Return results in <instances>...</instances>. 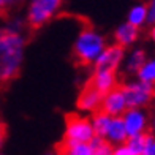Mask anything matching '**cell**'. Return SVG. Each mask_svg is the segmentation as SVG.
<instances>
[{
	"mask_svg": "<svg viewBox=\"0 0 155 155\" xmlns=\"http://www.w3.org/2000/svg\"><path fill=\"white\" fill-rule=\"evenodd\" d=\"M125 59V48L120 45H111L103 49V52L98 55V59L94 62L95 70H111V71H117L119 67H122Z\"/></svg>",
	"mask_w": 155,
	"mask_h": 155,
	"instance_id": "cell-7",
	"label": "cell"
},
{
	"mask_svg": "<svg viewBox=\"0 0 155 155\" xmlns=\"http://www.w3.org/2000/svg\"><path fill=\"white\" fill-rule=\"evenodd\" d=\"M90 143H92V146H94V155H112L114 146H112L109 141H106L104 138L95 136Z\"/></svg>",
	"mask_w": 155,
	"mask_h": 155,
	"instance_id": "cell-19",
	"label": "cell"
},
{
	"mask_svg": "<svg viewBox=\"0 0 155 155\" xmlns=\"http://www.w3.org/2000/svg\"><path fill=\"white\" fill-rule=\"evenodd\" d=\"M21 2H22V0H0V11H3L6 8H11V6H16Z\"/></svg>",
	"mask_w": 155,
	"mask_h": 155,
	"instance_id": "cell-23",
	"label": "cell"
},
{
	"mask_svg": "<svg viewBox=\"0 0 155 155\" xmlns=\"http://www.w3.org/2000/svg\"><path fill=\"white\" fill-rule=\"evenodd\" d=\"M127 138H128V133L125 130L122 116H112L109 127L106 130V135H104V139L109 141L112 146H117V144L127 143Z\"/></svg>",
	"mask_w": 155,
	"mask_h": 155,
	"instance_id": "cell-11",
	"label": "cell"
},
{
	"mask_svg": "<svg viewBox=\"0 0 155 155\" xmlns=\"http://www.w3.org/2000/svg\"><path fill=\"white\" fill-rule=\"evenodd\" d=\"M147 24H155V0H147Z\"/></svg>",
	"mask_w": 155,
	"mask_h": 155,
	"instance_id": "cell-21",
	"label": "cell"
},
{
	"mask_svg": "<svg viewBox=\"0 0 155 155\" xmlns=\"http://www.w3.org/2000/svg\"><path fill=\"white\" fill-rule=\"evenodd\" d=\"M24 22L15 18L0 27V82H10L19 74L25 54Z\"/></svg>",
	"mask_w": 155,
	"mask_h": 155,
	"instance_id": "cell-1",
	"label": "cell"
},
{
	"mask_svg": "<svg viewBox=\"0 0 155 155\" xmlns=\"http://www.w3.org/2000/svg\"><path fill=\"white\" fill-rule=\"evenodd\" d=\"M60 155H63V153H60Z\"/></svg>",
	"mask_w": 155,
	"mask_h": 155,
	"instance_id": "cell-28",
	"label": "cell"
},
{
	"mask_svg": "<svg viewBox=\"0 0 155 155\" xmlns=\"http://www.w3.org/2000/svg\"><path fill=\"white\" fill-rule=\"evenodd\" d=\"M117 71H111V70H95L90 84L104 95L109 90L117 87Z\"/></svg>",
	"mask_w": 155,
	"mask_h": 155,
	"instance_id": "cell-10",
	"label": "cell"
},
{
	"mask_svg": "<svg viewBox=\"0 0 155 155\" xmlns=\"http://www.w3.org/2000/svg\"><path fill=\"white\" fill-rule=\"evenodd\" d=\"M45 155H60V153H52V152H48V153H45Z\"/></svg>",
	"mask_w": 155,
	"mask_h": 155,
	"instance_id": "cell-27",
	"label": "cell"
},
{
	"mask_svg": "<svg viewBox=\"0 0 155 155\" xmlns=\"http://www.w3.org/2000/svg\"><path fill=\"white\" fill-rule=\"evenodd\" d=\"M112 155H136V153L130 149L128 144L124 143V144H117V146H114V150H112Z\"/></svg>",
	"mask_w": 155,
	"mask_h": 155,
	"instance_id": "cell-20",
	"label": "cell"
},
{
	"mask_svg": "<svg viewBox=\"0 0 155 155\" xmlns=\"http://www.w3.org/2000/svg\"><path fill=\"white\" fill-rule=\"evenodd\" d=\"M127 104L128 108H146L152 103L155 97V89L152 84H147L144 81H130L122 87Z\"/></svg>",
	"mask_w": 155,
	"mask_h": 155,
	"instance_id": "cell-4",
	"label": "cell"
},
{
	"mask_svg": "<svg viewBox=\"0 0 155 155\" xmlns=\"http://www.w3.org/2000/svg\"><path fill=\"white\" fill-rule=\"evenodd\" d=\"M128 104H127V98L122 87H116L106 92L103 95L101 101V111H104L109 116H122L127 111Z\"/></svg>",
	"mask_w": 155,
	"mask_h": 155,
	"instance_id": "cell-8",
	"label": "cell"
},
{
	"mask_svg": "<svg viewBox=\"0 0 155 155\" xmlns=\"http://www.w3.org/2000/svg\"><path fill=\"white\" fill-rule=\"evenodd\" d=\"M62 3L63 0H29L25 13L27 24L38 29V27L51 22L59 15Z\"/></svg>",
	"mask_w": 155,
	"mask_h": 155,
	"instance_id": "cell-3",
	"label": "cell"
},
{
	"mask_svg": "<svg viewBox=\"0 0 155 155\" xmlns=\"http://www.w3.org/2000/svg\"><path fill=\"white\" fill-rule=\"evenodd\" d=\"M139 38V29L135 27L130 22H124L116 29L114 32V40L117 45H120L122 48H130L138 41Z\"/></svg>",
	"mask_w": 155,
	"mask_h": 155,
	"instance_id": "cell-12",
	"label": "cell"
},
{
	"mask_svg": "<svg viewBox=\"0 0 155 155\" xmlns=\"http://www.w3.org/2000/svg\"><path fill=\"white\" fill-rule=\"evenodd\" d=\"M95 138L92 120L82 116H70L65 127V143H90Z\"/></svg>",
	"mask_w": 155,
	"mask_h": 155,
	"instance_id": "cell-5",
	"label": "cell"
},
{
	"mask_svg": "<svg viewBox=\"0 0 155 155\" xmlns=\"http://www.w3.org/2000/svg\"><path fill=\"white\" fill-rule=\"evenodd\" d=\"M3 143H5V125H3L2 120H0V149H2Z\"/></svg>",
	"mask_w": 155,
	"mask_h": 155,
	"instance_id": "cell-24",
	"label": "cell"
},
{
	"mask_svg": "<svg viewBox=\"0 0 155 155\" xmlns=\"http://www.w3.org/2000/svg\"><path fill=\"white\" fill-rule=\"evenodd\" d=\"M111 117L109 114H106L104 111H97L94 117L90 119L92 120V127H94V131H95V136L98 138H104V135H106V130L109 127V122H111Z\"/></svg>",
	"mask_w": 155,
	"mask_h": 155,
	"instance_id": "cell-15",
	"label": "cell"
},
{
	"mask_svg": "<svg viewBox=\"0 0 155 155\" xmlns=\"http://www.w3.org/2000/svg\"><path fill=\"white\" fill-rule=\"evenodd\" d=\"M101 101H103V94L97 90L92 84L84 87L79 98H78V108L84 112H97L101 109Z\"/></svg>",
	"mask_w": 155,
	"mask_h": 155,
	"instance_id": "cell-9",
	"label": "cell"
},
{
	"mask_svg": "<svg viewBox=\"0 0 155 155\" xmlns=\"http://www.w3.org/2000/svg\"><path fill=\"white\" fill-rule=\"evenodd\" d=\"M122 120H124L128 136L147 133L149 124H150V119L146 108H127V111L122 114Z\"/></svg>",
	"mask_w": 155,
	"mask_h": 155,
	"instance_id": "cell-6",
	"label": "cell"
},
{
	"mask_svg": "<svg viewBox=\"0 0 155 155\" xmlns=\"http://www.w3.org/2000/svg\"><path fill=\"white\" fill-rule=\"evenodd\" d=\"M63 155H94L92 143H63L62 152Z\"/></svg>",
	"mask_w": 155,
	"mask_h": 155,
	"instance_id": "cell-16",
	"label": "cell"
},
{
	"mask_svg": "<svg viewBox=\"0 0 155 155\" xmlns=\"http://www.w3.org/2000/svg\"><path fill=\"white\" fill-rule=\"evenodd\" d=\"M149 138H150L149 133H139V135H133V136L127 138V144H128V147L136 155H141L144 152V149H146Z\"/></svg>",
	"mask_w": 155,
	"mask_h": 155,
	"instance_id": "cell-18",
	"label": "cell"
},
{
	"mask_svg": "<svg viewBox=\"0 0 155 155\" xmlns=\"http://www.w3.org/2000/svg\"><path fill=\"white\" fill-rule=\"evenodd\" d=\"M127 22L133 24L138 29H141L144 24H147V6H146V3L133 5L128 11V15H127Z\"/></svg>",
	"mask_w": 155,
	"mask_h": 155,
	"instance_id": "cell-14",
	"label": "cell"
},
{
	"mask_svg": "<svg viewBox=\"0 0 155 155\" xmlns=\"http://www.w3.org/2000/svg\"><path fill=\"white\" fill-rule=\"evenodd\" d=\"M146 59H147L146 57V52L143 51V49L136 48V49H131L128 54H125V59H124L122 65L125 67V70L128 73H135L136 74V71L139 70V67L144 63Z\"/></svg>",
	"mask_w": 155,
	"mask_h": 155,
	"instance_id": "cell-13",
	"label": "cell"
},
{
	"mask_svg": "<svg viewBox=\"0 0 155 155\" xmlns=\"http://www.w3.org/2000/svg\"><path fill=\"white\" fill-rule=\"evenodd\" d=\"M136 78L139 81H144L147 84L155 86V57H149L144 60V63L136 71Z\"/></svg>",
	"mask_w": 155,
	"mask_h": 155,
	"instance_id": "cell-17",
	"label": "cell"
},
{
	"mask_svg": "<svg viewBox=\"0 0 155 155\" xmlns=\"http://www.w3.org/2000/svg\"><path fill=\"white\" fill-rule=\"evenodd\" d=\"M141 155H155V136L153 135H150L149 141H147L146 149H144V152Z\"/></svg>",
	"mask_w": 155,
	"mask_h": 155,
	"instance_id": "cell-22",
	"label": "cell"
},
{
	"mask_svg": "<svg viewBox=\"0 0 155 155\" xmlns=\"http://www.w3.org/2000/svg\"><path fill=\"white\" fill-rule=\"evenodd\" d=\"M150 40L153 41V45H155V24H152V29H150Z\"/></svg>",
	"mask_w": 155,
	"mask_h": 155,
	"instance_id": "cell-26",
	"label": "cell"
},
{
	"mask_svg": "<svg viewBox=\"0 0 155 155\" xmlns=\"http://www.w3.org/2000/svg\"><path fill=\"white\" fill-rule=\"evenodd\" d=\"M149 127H150V130H152V135L155 136V114H153V117L150 119V124H149Z\"/></svg>",
	"mask_w": 155,
	"mask_h": 155,
	"instance_id": "cell-25",
	"label": "cell"
},
{
	"mask_svg": "<svg viewBox=\"0 0 155 155\" xmlns=\"http://www.w3.org/2000/svg\"><path fill=\"white\" fill-rule=\"evenodd\" d=\"M104 48H106V40L103 35L92 27H86L76 37L73 49L78 60L84 65H90L98 59Z\"/></svg>",
	"mask_w": 155,
	"mask_h": 155,
	"instance_id": "cell-2",
	"label": "cell"
}]
</instances>
